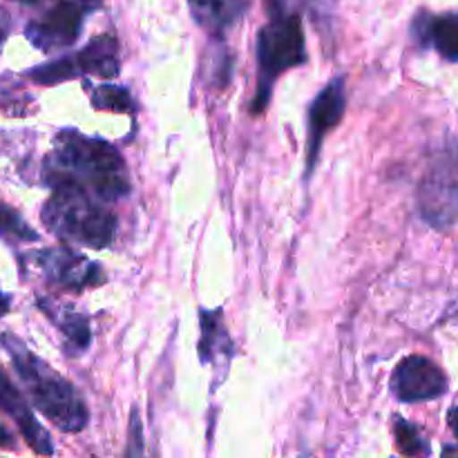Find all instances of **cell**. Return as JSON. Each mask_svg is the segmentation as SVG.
I'll use <instances>...</instances> for the list:
<instances>
[{
	"mask_svg": "<svg viewBox=\"0 0 458 458\" xmlns=\"http://www.w3.org/2000/svg\"><path fill=\"white\" fill-rule=\"evenodd\" d=\"M45 183L52 191L88 192L103 204L123 199L130 192V177L119 152L103 139L83 137L65 130L54 141L45 159Z\"/></svg>",
	"mask_w": 458,
	"mask_h": 458,
	"instance_id": "cell-1",
	"label": "cell"
},
{
	"mask_svg": "<svg viewBox=\"0 0 458 458\" xmlns=\"http://www.w3.org/2000/svg\"><path fill=\"white\" fill-rule=\"evenodd\" d=\"M3 344L12 356L13 369H16L31 405L61 432H81L88 425V407L79 392L63 376L49 369L12 334L3 335Z\"/></svg>",
	"mask_w": 458,
	"mask_h": 458,
	"instance_id": "cell-2",
	"label": "cell"
},
{
	"mask_svg": "<svg viewBox=\"0 0 458 458\" xmlns=\"http://www.w3.org/2000/svg\"><path fill=\"white\" fill-rule=\"evenodd\" d=\"M268 22L258 36V92L250 112L259 114L268 107L273 88L284 72L307 61L302 21L298 13L286 12L284 0H267Z\"/></svg>",
	"mask_w": 458,
	"mask_h": 458,
	"instance_id": "cell-3",
	"label": "cell"
},
{
	"mask_svg": "<svg viewBox=\"0 0 458 458\" xmlns=\"http://www.w3.org/2000/svg\"><path fill=\"white\" fill-rule=\"evenodd\" d=\"M43 224L63 242L89 249H106L116 235V217L97 197L58 188L45 204Z\"/></svg>",
	"mask_w": 458,
	"mask_h": 458,
	"instance_id": "cell-4",
	"label": "cell"
},
{
	"mask_svg": "<svg viewBox=\"0 0 458 458\" xmlns=\"http://www.w3.org/2000/svg\"><path fill=\"white\" fill-rule=\"evenodd\" d=\"M83 74H94L101 76V79H114L119 74L116 40L112 36H98L79 54L58 58V61L30 72L31 79L38 81L40 85H56Z\"/></svg>",
	"mask_w": 458,
	"mask_h": 458,
	"instance_id": "cell-5",
	"label": "cell"
},
{
	"mask_svg": "<svg viewBox=\"0 0 458 458\" xmlns=\"http://www.w3.org/2000/svg\"><path fill=\"white\" fill-rule=\"evenodd\" d=\"M420 215L437 228L458 222V157H445L423 182L419 192Z\"/></svg>",
	"mask_w": 458,
	"mask_h": 458,
	"instance_id": "cell-6",
	"label": "cell"
},
{
	"mask_svg": "<svg viewBox=\"0 0 458 458\" xmlns=\"http://www.w3.org/2000/svg\"><path fill=\"white\" fill-rule=\"evenodd\" d=\"M344 107H347V94H344V79L331 81L325 89L316 97L311 110H309V125H307V159H304V174L307 179L311 177L316 170L318 159H320V150L325 146L327 134L344 116Z\"/></svg>",
	"mask_w": 458,
	"mask_h": 458,
	"instance_id": "cell-7",
	"label": "cell"
},
{
	"mask_svg": "<svg viewBox=\"0 0 458 458\" xmlns=\"http://www.w3.org/2000/svg\"><path fill=\"white\" fill-rule=\"evenodd\" d=\"M85 13L89 12L76 0H58L45 16L30 22L27 38L43 52L70 47L79 38Z\"/></svg>",
	"mask_w": 458,
	"mask_h": 458,
	"instance_id": "cell-8",
	"label": "cell"
},
{
	"mask_svg": "<svg viewBox=\"0 0 458 458\" xmlns=\"http://www.w3.org/2000/svg\"><path fill=\"white\" fill-rule=\"evenodd\" d=\"M31 258L36 259V267L43 271V276L63 289L83 291L103 282V271L98 264L89 262L83 255L74 253L65 246L38 250Z\"/></svg>",
	"mask_w": 458,
	"mask_h": 458,
	"instance_id": "cell-9",
	"label": "cell"
},
{
	"mask_svg": "<svg viewBox=\"0 0 458 458\" xmlns=\"http://www.w3.org/2000/svg\"><path fill=\"white\" fill-rule=\"evenodd\" d=\"M392 392L403 403L437 401L447 392V376L423 356H410L394 369Z\"/></svg>",
	"mask_w": 458,
	"mask_h": 458,
	"instance_id": "cell-10",
	"label": "cell"
},
{
	"mask_svg": "<svg viewBox=\"0 0 458 458\" xmlns=\"http://www.w3.org/2000/svg\"><path fill=\"white\" fill-rule=\"evenodd\" d=\"M0 410L18 425L21 434L25 437L27 445L36 452V454H54V445L49 434L36 420L34 411H31L27 398L18 392V387H13L12 380L7 378V374L0 367Z\"/></svg>",
	"mask_w": 458,
	"mask_h": 458,
	"instance_id": "cell-11",
	"label": "cell"
},
{
	"mask_svg": "<svg viewBox=\"0 0 458 458\" xmlns=\"http://www.w3.org/2000/svg\"><path fill=\"white\" fill-rule=\"evenodd\" d=\"M414 36L423 45H432L445 61L458 63V12L420 13L414 21Z\"/></svg>",
	"mask_w": 458,
	"mask_h": 458,
	"instance_id": "cell-12",
	"label": "cell"
},
{
	"mask_svg": "<svg viewBox=\"0 0 458 458\" xmlns=\"http://www.w3.org/2000/svg\"><path fill=\"white\" fill-rule=\"evenodd\" d=\"M188 4L197 25L222 38L246 12L249 0H188Z\"/></svg>",
	"mask_w": 458,
	"mask_h": 458,
	"instance_id": "cell-13",
	"label": "cell"
},
{
	"mask_svg": "<svg viewBox=\"0 0 458 458\" xmlns=\"http://www.w3.org/2000/svg\"><path fill=\"white\" fill-rule=\"evenodd\" d=\"M201 322V338H199V360L204 365H217L219 360H231L233 356V343L228 335L226 327H224L222 309L215 311H199Z\"/></svg>",
	"mask_w": 458,
	"mask_h": 458,
	"instance_id": "cell-14",
	"label": "cell"
},
{
	"mask_svg": "<svg viewBox=\"0 0 458 458\" xmlns=\"http://www.w3.org/2000/svg\"><path fill=\"white\" fill-rule=\"evenodd\" d=\"M58 325V329L63 331V335L67 338V349H72L70 353H83L85 349L92 343V334H89V322L85 320L79 313L65 311L63 318H54Z\"/></svg>",
	"mask_w": 458,
	"mask_h": 458,
	"instance_id": "cell-15",
	"label": "cell"
},
{
	"mask_svg": "<svg viewBox=\"0 0 458 458\" xmlns=\"http://www.w3.org/2000/svg\"><path fill=\"white\" fill-rule=\"evenodd\" d=\"M92 106L97 110H107V112H132L134 103L132 97L125 88L119 85H101L92 92Z\"/></svg>",
	"mask_w": 458,
	"mask_h": 458,
	"instance_id": "cell-16",
	"label": "cell"
},
{
	"mask_svg": "<svg viewBox=\"0 0 458 458\" xmlns=\"http://www.w3.org/2000/svg\"><path fill=\"white\" fill-rule=\"evenodd\" d=\"M0 235L21 242L38 240V233L31 231V228L27 226L25 219H22L16 210L9 208L7 204H3V201H0Z\"/></svg>",
	"mask_w": 458,
	"mask_h": 458,
	"instance_id": "cell-17",
	"label": "cell"
},
{
	"mask_svg": "<svg viewBox=\"0 0 458 458\" xmlns=\"http://www.w3.org/2000/svg\"><path fill=\"white\" fill-rule=\"evenodd\" d=\"M394 434H396V445L403 454L420 456V454H428L429 452V447L425 445L423 438H420L419 429H416L411 423H407L405 419H396Z\"/></svg>",
	"mask_w": 458,
	"mask_h": 458,
	"instance_id": "cell-18",
	"label": "cell"
},
{
	"mask_svg": "<svg viewBox=\"0 0 458 458\" xmlns=\"http://www.w3.org/2000/svg\"><path fill=\"white\" fill-rule=\"evenodd\" d=\"M141 429V423L137 419V411H132V420H130V447L128 454H143V441H139L137 432Z\"/></svg>",
	"mask_w": 458,
	"mask_h": 458,
	"instance_id": "cell-19",
	"label": "cell"
},
{
	"mask_svg": "<svg viewBox=\"0 0 458 458\" xmlns=\"http://www.w3.org/2000/svg\"><path fill=\"white\" fill-rule=\"evenodd\" d=\"M0 445H4V447H12L13 443H12V434L7 432V429L3 428V425H0Z\"/></svg>",
	"mask_w": 458,
	"mask_h": 458,
	"instance_id": "cell-20",
	"label": "cell"
},
{
	"mask_svg": "<svg viewBox=\"0 0 458 458\" xmlns=\"http://www.w3.org/2000/svg\"><path fill=\"white\" fill-rule=\"evenodd\" d=\"M450 428H452V432H454V437L458 441V407H454V410L450 411Z\"/></svg>",
	"mask_w": 458,
	"mask_h": 458,
	"instance_id": "cell-21",
	"label": "cell"
},
{
	"mask_svg": "<svg viewBox=\"0 0 458 458\" xmlns=\"http://www.w3.org/2000/svg\"><path fill=\"white\" fill-rule=\"evenodd\" d=\"M76 3L83 4V7L88 9V12H92V9H97L98 4H101V0H76Z\"/></svg>",
	"mask_w": 458,
	"mask_h": 458,
	"instance_id": "cell-22",
	"label": "cell"
},
{
	"mask_svg": "<svg viewBox=\"0 0 458 458\" xmlns=\"http://www.w3.org/2000/svg\"><path fill=\"white\" fill-rule=\"evenodd\" d=\"M7 311H9V298L0 295V316H4Z\"/></svg>",
	"mask_w": 458,
	"mask_h": 458,
	"instance_id": "cell-23",
	"label": "cell"
},
{
	"mask_svg": "<svg viewBox=\"0 0 458 458\" xmlns=\"http://www.w3.org/2000/svg\"><path fill=\"white\" fill-rule=\"evenodd\" d=\"M21 3H27V4H34V3H40V0H21Z\"/></svg>",
	"mask_w": 458,
	"mask_h": 458,
	"instance_id": "cell-24",
	"label": "cell"
}]
</instances>
